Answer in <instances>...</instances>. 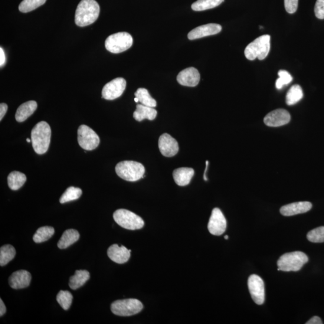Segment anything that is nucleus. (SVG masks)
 Returning <instances> with one entry per match:
<instances>
[{
    "label": "nucleus",
    "instance_id": "412c9836",
    "mask_svg": "<svg viewBox=\"0 0 324 324\" xmlns=\"http://www.w3.org/2000/svg\"><path fill=\"white\" fill-rule=\"evenodd\" d=\"M195 173L194 169L190 168H180L173 172V177L176 185L186 186L191 183Z\"/></svg>",
    "mask_w": 324,
    "mask_h": 324
},
{
    "label": "nucleus",
    "instance_id": "4be33fe9",
    "mask_svg": "<svg viewBox=\"0 0 324 324\" xmlns=\"http://www.w3.org/2000/svg\"><path fill=\"white\" fill-rule=\"evenodd\" d=\"M157 114L158 112L154 107L137 104L136 110L133 113V117L137 122H141L145 119L152 121L156 119Z\"/></svg>",
    "mask_w": 324,
    "mask_h": 324
},
{
    "label": "nucleus",
    "instance_id": "9d476101",
    "mask_svg": "<svg viewBox=\"0 0 324 324\" xmlns=\"http://www.w3.org/2000/svg\"><path fill=\"white\" fill-rule=\"evenodd\" d=\"M126 87V81L123 78H117L107 83L103 88L102 98L113 100L120 97Z\"/></svg>",
    "mask_w": 324,
    "mask_h": 324
},
{
    "label": "nucleus",
    "instance_id": "f704fd0d",
    "mask_svg": "<svg viewBox=\"0 0 324 324\" xmlns=\"http://www.w3.org/2000/svg\"><path fill=\"white\" fill-rule=\"evenodd\" d=\"M279 78L277 79L276 83V87L277 89H281L284 86L289 84L293 81V77L286 70H281L278 73Z\"/></svg>",
    "mask_w": 324,
    "mask_h": 324
},
{
    "label": "nucleus",
    "instance_id": "7c9ffc66",
    "mask_svg": "<svg viewBox=\"0 0 324 324\" xmlns=\"http://www.w3.org/2000/svg\"><path fill=\"white\" fill-rule=\"evenodd\" d=\"M83 194L82 190L80 188L69 187L66 189L60 199L61 204L77 200L79 199Z\"/></svg>",
    "mask_w": 324,
    "mask_h": 324
},
{
    "label": "nucleus",
    "instance_id": "473e14b6",
    "mask_svg": "<svg viewBox=\"0 0 324 324\" xmlns=\"http://www.w3.org/2000/svg\"><path fill=\"white\" fill-rule=\"evenodd\" d=\"M72 300H73V296L67 291H60L57 296V302L65 310L70 308Z\"/></svg>",
    "mask_w": 324,
    "mask_h": 324
},
{
    "label": "nucleus",
    "instance_id": "a211bd4d",
    "mask_svg": "<svg viewBox=\"0 0 324 324\" xmlns=\"http://www.w3.org/2000/svg\"><path fill=\"white\" fill-rule=\"evenodd\" d=\"M131 250H128L123 245L113 244L108 248L107 256L116 263L122 264L127 263L130 257Z\"/></svg>",
    "mask_w": 324,
    "mask_h": 324
},
{
    "label": "nucleus",
    "instance_id": "9b49d317",
    "mask_svg": "<svg viewBox=\"0 0 324 324\" xmlns=\"http://www.w3.org/2000/svg\"><path fill=\"white\" fill-rule=\"evenodd\" d=\"M248 290L254 302L261 305L265 301V288L263 279L256 274H252L248 279Z\"/></svg>",
    "mask_w": 324,
    "mask_h": 324
},
{
    "label": "nucleus",
    "instance_id": "f03ea898",
    "mask_svg": "<svg viewBox=\"0 0 324 324\" xmlns=\"http://www.w3.org/2000/svg\"><path fill=\"white\" fill-rule=\"evenodd\" d=\"M31 142L34 152L38 155L47 153L50 147L51 129L45 122L38 123L31 130Z\"/></svg>",
    "mask_w": 324,
    "mask_h": 324
},
{
    "label": "nucleus",
    "instance_id": "5701e85b",
    "mask_svg": "<svg viewBox=\"0 0 324 324\" xmlns=\"http://www.w3.org/2000/svg\"><path fill=\"white\" fill-rule=\"evenodd\" d=\"M80 237V233L77 230L71 229L65 231L58 241V247L60 249L66 248L79 240Z\"/></svg>",
    "mask_w": 324,
    "mask_h": 324
},
{
    "label": "nucleus",
    "instance_id": "1a4fd4ad",
    "mask_svg": "<svg viewBox=\"0 0 324 324\" xmlns=\"http://www.w3.org/2000/svg\"><path fill=\"white\" fill-rule=\"evenodd\" d=\"M78 141L82 149L91 151L99 146L100 138L90 127L81 125L78 130Z\"/></svg>",
    "mask_w": 324,
    "mask_h": 324
},
{
    "label": "nucleus",
    "instance_id": "a19ab883",
    "mask_svg": "<svg viewBox=\"0 0 324 324\" xmlns=\"http://www.w3.org/2000/svg\"><path fill=\"white\" fill-rule=\"evenodd\" d=\"M6 312V307L3 300H0V316L4 315Z\"/></svg>",
    "mask_w": 324,
    "mask_h": 324
},
{
    "label": "nucleus",
    "instance_id": "e433bc0d",
    "mask_svg": "<svg viewBox=\"0 0 324 324\" xmlns=\"http://www.w3.org/2000/svg\"><path fill=\"white\" fill-rule=\"evenodd\" d=\"M315 14L317 18L324 19V0H317L315 6Z\"/></svg>",
    "mask_w": 324,
    "mask_h": 324
},
{
    "label": "nucleus",
    "instance_id": "c9c22d12",
    "mask_svg": "<svg viewBox=\"0 0 324 324\" xmlns=\"http://www.w3.org/2000/svg\"><path fill=\"white\" fill-rule=\"evenodd\" d=\"M284 8L288 14H293L297 11L299 0H284Z\"/></svg>",
    "mask_w": 324,
    "mask_h": 324
},
{
    "label": "nucleus",
    "instance_id": "423d86ee",
    "mask_svg": "<svg viewBox=\"0 0 324 324\" xmlns=\"http://www.w3.org/2000/svg\"><path fill=\"white\" fill-rule=\"evenodd\" d=\"M113 218L118 225L126 230H140L144 226L141 218L127 209H117L114 212Z\"/></svg>",
    "mask_w": 324,
    "mask_h": 324
},
{
    "label": "nucleus",
    "instance_id": "f257e3e1",
    "mask_svg": "<svg viewBox=\"0 0 324 324\" xmlns=\"http://www.w3.org/2000/svg\"><path fill=\"white\" fill-rule=\"evenodd\" d=\"M99 14L100 6L95 0H82L75 13V24L79 27H86L93 24Z\"/></svg>",
    "mask_w": 324,
    "mask_h": 324
},
{
    "label": "nucleus",
    "instance_id": "79ce46f5",
    "mask_svg": "<svg viewBox=\"0 0 324 324\" xmlns=\"http://www.w3.org/2000/svg\"><path fill=\"white\" fill-rule=\"evenodd\" d=\"M208 162L207 161V162H206V169L205 170V172H204V180H205V181H207V177H206L205 173H206V171H207V168H208Z\"/></svg>",
    "mask_w": 324,
    "mask_h": 324
},
{
    "label": "nucleus",
    "instance_id": "a878e982",
    "mask_svg": "<svg viewBox=\"0 0 324 324\" xmlns=\"http://www.w3.org/2000/svg\"><path fill=\"white\" fill-rule=\"evenodd\" d=\"M224 2V0H198L193 3L192 9L196 12L204 11L218 7Z\"/></svg>",
    "mask_w": 324,
    "mask_h": 324
},
{
    "label": "nucleus",
    "instance_id": "0eeeda50",
    "mask_svg": "<svg viewBox=\"0 0 324 324\" xmlns=\"http://www.w3.org/2000/svg\"><path fill=\"white\" fill-rule=\"evenodd\" d=\"M106 50L114 54H119L129 50L133 45V38L128 32H120L111 35L105 41Z\"/></svg>",
    "mask_w": 324,
    "mask_h": 324
},
{
    "label": "nucleus",
    "instance_id": "b1692460",
    "mask_svg": "<svg viewBox=\"0 0 324 324\" xmlns=\"http://www.w3.org/2000/svg\"><path fill=\"white\" fill-rule=\"evenodd\" d=\"M90 279V273L87 270H77L74 276L70 277L69 285L71 290H77L83 286Z\"/></svg>",
    "mask_w": 324,
    "mask_h": 324
},
{
    "label": "nucleus",
    "instance_id": "c03bdc74",
    "mask_svg": "<svg viewBox=\"0 0 324 324\" xmlns=\"http://www.w3.org/2000/svg\"><path fill=\"white\" fill-rule=\"evenodd\" d=\"M225 238L226 239V240H228V239L229 238V237L228 236V235H225Z\"/></svg>",
    "mask_w": 324,
    "mask_h": 324
},
{
    "label": "nucleus",
    "instance_id": "39448f33",
    "mask_svg": "<svg viewBox=\"0 0 324 324\" xmlns=\"http://www.w3.org/2000/svg\"><path fill=\"white\" fill-rule=\"evenodd\" d=\"M116 172L121 178L133 182L143 177L145 168L141 163L127 160L118 163Z\"/></svg>",
    "mask_w": 324,
    "mask_h": 324
},
{
    "label": "nucleus",
    "instance_id": "37998d69",
    "mask_svg": "<svg viewBox=\"0 0 324 324\" xmlns=\"http://www.w3.org/2000/svg\"><path fill=\"white\" fill-rule=\"evenodd\" d=\"M135 102H138L139 100L138 99H137V97H135Z\"/></svg>",
    "mask_w": 324,
    "mask_h": 324
},
{
    "label": "nucleus",
    "instance_id": "6ab92c4d",
    "mask_svg": "<svg viewBox=\"0 0 324 324\" xmlns=\"http://www.w3.org/2000/svg\"><path fill=\"white\" fill-rule=\"evenodd\" d=\"M312 208L310 202H297L283 206L280 209V213L284 216H292L305 213Z\"/></svg>",
    "mask_w": 324,
    "mask_h": 324
},
{
    "label": "nucleus",
    "instance_id": "393cba45",
    "mask_svg": "<svg viewBox=\"0 0 324 324\" xmlns=\"http://www.w3.org/2000/svg\"><path fill=\"white\" fill-rule=\"evenodd\" d=\"M26 181H27V176L24 173L19 171H13L10 173L8 178L9 187L12 191H17L22 188Z\"/></svg>",
    "mask_w": 324,
    "mask_h": 324
},
{
    "label": "nucleus",
    "instance_id": "4468645a",
    "mask_svg": "<svg viewBox=\"0 0 324 324\" xmlns=\"http://www.w3.org/2000/svg\"><path fill=\"white\" fill-rule=\"evenodd\" d=\"M291 116L285 110L277 109L268 113L264 118V123L269 127H280L289 123Z\"/></svg>",
    "mask_w": 324,
    "mask_h": 324
},
{
    "label": "nucleus",
    "instance_id": "4c0bfd02",
    "mask_svg": "<svg viewBox=\"0 0 324 324\" xmlns=\"http://www.w3.org/2000/svg\"><path fill=\"white\" fill-rule=\"evenodd\" d=\"M8 106L4 103L0 104V121H2L5 114L7 113Z\"/></svg>",
    "mask_w": 324,
    "mask_h": 324
},
{
    "label": "nucleus",
    "instance_id": "2eb2a0df",
    "mask_svg": "<svg viewBox=\"0 0 324 324\" xmlns=\"http://www.w3.org/2000/svg\"><path fill=\"white\" fill-rule=\"evenodd\" d=\"M200 74L196 68L189 67L180 71L176 80L182 86L194 87L200 81Z\"/></svg>",
    "mask_w": 324,
    "mask_h": 324
},
{
    "label": "nucleus",
    "instance_id": "7ed1b4c3",
    "mask_svg": "<svg viewBox=\"0 0 324 324\" xmlns=\"http://www.w3.org/2000/svg\"><path fill=\"white\" fill-rule=\"evenodd\" d=\"M309 261L307 255L302 251H297L287 253L280 257L277 261L278 270L298 271L302 269Z\"/></svg>",
    "mask_w": 324,
    "mask_h": 324
},
{
    "label": "nucleus",
    "instance_id": "aec40b11",
    "mask_svg": "<svg viewBox=\"0 0 324 324\" xmlns=\"http://www.w3.org/2000/svg\"><path fill=\"white\" fill-rule=\"evenodd\" d=\"M38 103L35 101H27L18 108L15 114V119L18 122L21 123L30 117L37 110Z\"/></svg>",
    "mask_w": 324,
    "mask_h": 324
},
{
    "label": "nucleus",
    "instance_id": "58836bf2",
    "mask_svg": "<svg viewBox=\"0 0 324 324\" xmlns=\"http://www.w3.org/2000/svg\"><path fill=\"white\" fill-rule=\"evenodd\" d=\"M306 324H322L323 322L322 320L320 319V317L318 316H313L308 321H307Z\"/></svg>",
    "mask_w": 324,
    "mask_h": 324
},
{
    "label": "nucleus",
    "instance_id": "f8f14e48",
    "mask_svg": "<svg viewBox=\"0 0 324 324\" xmlns=\"http://www.w3.org/2000/svg\"><path fill=\"white\" fill-rule=\"evenodd\" d=\"M208 229L212 235H221L224 233L227 229V221L221 209L215 208L212 209L210 218H209Z\"/></svg>",
    "mask_w": 324,
    "mask_h": 324
},
{
    "label": "nucleus",
    "instance_id": "bb28decb",
    "mask_svg": "<svg viewBox=\"0 0 324 324\" xmlns=\"http://www.w3.org/2000/svg\"><path fill=\"white\" fill-rule=\"evenodd\" d=\"M303 92L299 85H294L291 87L286 94V102L287 105H293L302 99Z\"/></svg>",
    "mask_w": 324,
    "mask_h": 324
},
{
    "label": "nucleus",
    "instance_id": "c85d7f7f",
    "mask_svg": "<svg viewBox=\"0 0 324 324\" xmlns=\"http://www.w3.org/2000/svg\"><path fill=\"white\" fill-rule=\"evenodd\" d=\"M55 233L53 227H46L38 229L33 236V240L36 243H43L50 239Z\"/></svg>",
    "mask_w": 324,
    "mask_h": 324
},
{
    "label": "nucleus",
    "instance_id": "ea45409f",
    "mask_svg": "<svg viewBox=\"0 0 324 324\" xmlns=\"http://www.w3.org/2000/svg\"><path fill=\"white\" fill-rule=\"evenodd\" d=\"M6 62V56L4 51L2 48H0V66L2 67Z\"/></svg>",
    "mask_w": 324,
    "mask_h": 324
},
{
    "label": "nucleus",
    "instance_id": "ddd939ff",
    "mask_svg": "<svg viewBox=\"0 0 324 324\" xmlns=\"http://www.w3.org/2000/svg\"><path fill=\"white\" fill-rule=\"evenodd\" d=\"M159 148L162 155L167 158L175 156L179 150L177 141L168 133L163 134L160 136Z\"/></svg>",
    "mask_w": 324,
    "mask_h": 324
},
{
    "label": "nucleus",
    "instance_id": "2f4dec72",
    "mask_svg": "<svg viewBox=\"0 0 324 324\" xmlns=\"http://www.w3.org/2000/svg\"><path fill=\"white\" fill-rule=\"evenodd\" d=\"M47 0H23L19 6V11L28 13L45 4Z\"/></svg>",
    "mask_w": 324,
    "mask_h": 324
},
{
    "label": "nucleus",
    "instance_id": "c756f323",
    "mask_svg": "<svg viewBox=\"0 0 324 324\" xmlns=\"http://www.w3.org/2000/svg\"><path fill=\"white\" fill-rule=\"evenodd\" d=\"M135 96L143 105L152 107H155L157 106L156 101L150 96L148 90L146 88H138L135 93Z\"/></svg>",
    "mask_w": 324,
    "mask_h": 324
},
{
    "label": "nucleus",
    "instance_id": "dca6fc26",
    "mask_svg": "<svg viewBox=\"0 0 324 324\" xmlns=\"http://www.w3.org/2000/svg\"><path fill=\"white\" fill-rule=\"evenodd\" d=\"M222 30V26L217 24H208L199 26L189 32L188 39L189 40H195L207 36L215 35L219 33Z\"/></svg>",
    "mask_w": 324,
    "mask_h": 324
},
{
    "label": "nucleus",
    "instance_id": "f3484780",
    "mask_svg": "<svg viewBox=\"0 0 324 324\" xmlns=\"http://www.w3.org/2000/svg\"><path fill=\"white\" fill-rule=\"evenodd\" d=\"M31 275L28 271L22 270L16 271L9 277V283L13 289H23L30 284Z\"/></svg>",
    "mask_w": 324,
    "mask_h": 324
},
{
    "label": "nucleus",
    "instance_id": "20e7f679",
    "mask_svg": "<svg viewBox=\"0 0 324 324\" xmlns=\"http://www.w3.org/2000/svg\"><path fill=\"white\" fill-rule=\"evenodd\" d=\"M270 50V35H263L255 39L247 46L244 51L245 57L249 60L256 58L264 60Z\"/></svg>",
    "mask_w": 324,
    "mask_h": 324
},
{
    "label": "nucleus",
    "instance_id": "72a5a7b5",
    "mask_svg": "<svg viewBox=\"0 0 324 324\" xmlns=\"http://www.w3.org/2000/svg\"><path fill=\"white\" fill-rule=\"evenodd\" d=\"M308 240L312 243H319L324 242V227H320L309 232L307 235Z\"/></svg>",
    "mask_w": 324,
    "mask_h": 324
},
{
    "label": "nucleus",
    "instance_id": "cd10ccee",
    "mask_svg": "<svg viewBox=\"0 0 324 324\" xmlns=\"http://www.w3.org/2000/svg\"><path fill=\"white\" fill-rule=\"evenodd\" d=\"M16 250L12 245L6 244L0 248V266H5L15 258Z\"/></svg>",
    "mask_w": 324,
    "mask_h": 324
},
{
    "label": "nucleus",
    "instance_id": "a18cd8bd",
    "mask_svg": "<svg viewBox=\"0 0 324 324\" xmlns=\"http://www.w3.org/2000/svg\"><path fill=\"white\" fill-rule=\"evenodd\" d=\"M27 141L28 142H30L31 141V140L29 139H27Z\"/></svg>",
    "mask_w": 324,
    "mask_h": 324
},
{
    "label": "nucleus",
    "instance_id": "6e6552de",
    "mask_svg": "<svg viewBox=\"0 0 324 324\" xmlns=\"http://www.w3.org/2000/svg\"><path fill=\"white\" fill-rule=\"evenodd\" d=\"M143 309L141 302L137 299L117 300L111 304V309L115 315L120 316H130L138 313Z\"/></svg>",
    "mask_w": 324,
    "mask_h": 324
}]
</instances>
